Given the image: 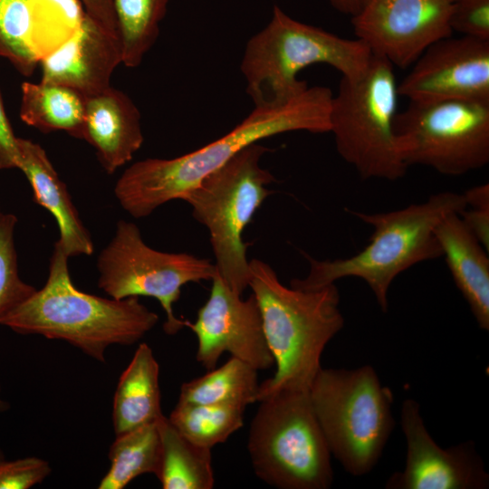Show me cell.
<instances>
[{
    "mask_svg": "<svg viewBox=\"0 0 489 489\" xmlns=\"http://www.w3.org/2000/svg\"><path fill=\"white\" fill-rule=\"evenodd\" d=\"M333 94L323 86L308 87L288 103L254 110L220 139L173 158H146L130 165L120 177L114 195L135 218L149 216L158 206L195 187L243 149L261 139L289 131L330 132Z\"/></svg>",
    "mask_w": 489,
    "mask_h": 489,
    "instance_id": "6da1fadb",
    "label": "cell"
},
{
    "mask_svg": "<svg viewBox=\"0 0 489 489\" xmlns=\"http://www.w3.org/2000/svg\"><path fill=\"white\" fill-rule=\"evenodd\" d=\"M69 256L55 242L45 284L1 322L24 335H41L70 343L104 363L111 345H131L158 321L139 297L103 298L74 286Z\"/></svg>",
    "mask_w": 489,
    "mask_h": 489,
    "instance_id": "7a4b0ae2",
    "label": "cell"
},
{
    "mask_svg": "<svg viewBox=\"0 0 489 489\" xmlns=\"http://www.w3.org/2000/svg\"><path fill=\"white\" fill-rule=\"evenodd\" d=\"M249 287L276 365L273 376L259 384L257 401L282 390H309L322 351L344 325L339 290L335 283L312 291L287 287L259 259L249 261Z\"/></svg>",
    "mask_w": 489,
    "mask_h": 489,
    "instance_id": "3957f363",
    "label": "cell"
},
{
    "mask_svg": "<svg viewBox=\"0 0 489 489\" xmlns=\"http://www.w3.org/2000/svg\"><path fill=\"white\" fill-rule=\"evenodd\" d=\"M466 207L464 194L440 192L427 200L386 213H364L346 209L372 226L369 243L348 258L317 260L304 254L309 273L292 279L290 286L318 290L345 277L362 279L370 288L383 312L388 310V292L394 279L413 265L441 257L435 228L447 214Z\"/></svg>",
    "mask_w": 489,
    "mask_h": 489,
    "instance_id": "277c9868",
    "label": "cell"
},
{
    "mask_svg": "<svg viewBox=\"0 0 489 489\" xmlns=\"http://www.w3.org/2000/svg\"><path fill=\"white\" fill-rule=\"evenodd\" d=\"M372 53L360 39H346L299 22L274 5L268 24L247 43L241 71L256 108L284 105L308 85L297 78L310 65L325 63L342 78L356 79L367 70Z\"/></svg>",
    "mask_w": 489,
    "mask_h": 489,
    "instance_id": "5b68a950",
    "label": "cell"
},
{
    "mask_svg": "<svg viewBox=\"0 0 489 489\" xmlns=\"http://www.w3.org/2000/svg\"><path fill=\"white\" fill-rule=\"evenodd\" d=\"M309 397L331 454L353 475L369 473L395 423L393 393L375 369L321 368Z\"/></svg>",
    "mask_w": 489,
    "mask_h": 489,
    "instance_id": "8992f818",
    "label": "cell"
},
{
    "mask_svg": "<svg viewBox=\"0 0 489 489\" xmlns=\"http://www.w3.org/2000/svg\"><path fill=\"white\" fill-rule=\"evenodd\" d=\"M398 97L394 66L375 55L359 78L341 77L332 97L330 132L336 149L364 180L395 181L407 173L395 131Z\"/></svg>",
    "mask_w": 489,
    "mask_h": 489,
    "instance_id": "52a82bcc",
    "label": "cell"
},
{
    "mask_svg": "<svg viewBox=\"0 0 489 489\" xmlns=\"http://www.w3.org/2000/svg\"><path fill=\"white\" fill-rule=\"evenodd\" d=\"M268 149L254 143L205 177L181 197L209 232L218 275L235 293L249 287L250 267L242 235L264 199L274 177L260 166Z\"/></svg>",
    "mask_w": 489,
    "mask_h": 489,
    "instance_id": "ba28073f",
    "label": "cell"
},
{
    "mask_svg": "<svg viewBox=\"0 0 489 489\" xmlns=\"http://www.w3.org/2000/svg\"><path fill=\"white\" fill-rule=\"evenodd\" d=\"M247 448L257 477L279 489H327L331 454L309 390H282L259 401Z\"/></svg>",
    "mask_w": 489,
    "mask_h": 489,
    "instance_id": "9c48e42d",
    "label": "cell"
},
{
    "mask_svg": "<svg viewBox=\"0 0 489 489\" xmlns=\"http://www.w3.org/2000/svg\"><path fill=\"white\" fill-rule=\"evenodd\" d=\"M97 268L98 286L110 298L157 299L166 313L163 330L168 335L177 333L188 323L174 313L182 286L212 280L217 273L209 259L151 248L139 227L125 220L118 221L114 236L99 254Z\"/></svg>",
    "mask_w": 489,
    "mask_h": 489,
    "instance_id": "30bf717a",
    "label": "cell"
},
{
    "mask_svg": "<svg viewBox=\"0 0 489 489\" xmlns=\"http://www.w3.org/2000/svg\"><path fill=\"white\" fill-rule=\"evenodd\" d=\"M395 131L408 167L460 176L489 163V102H412L395 118Z\"/></svg>",
    "mask_w": 489,
    "mask_h": 489,
    "instance_id": "8fae6325",
    "label": "cell"
},
{
    "mask_svg": "<svg viewBox=\"0 0 489 489\" xmlns=\"http://www.w3.org/2000/svg\"><path fill=\"white\" fill-rule=\"evenodd\" d=\"M454 0H369L351 17L357 39L373 55L406 69L435 42L452 36Z\"/></svg>",
    "mask_w": 489,
    "mask_h": 489,
    "instance_id": "7c38bea8",
    "label": "cell"
},
{
    "mask_svg": "<svg viewBox=\"0 0 489 489\" xmlns=\"http://www.w3.org/2000/svg\"><path fill=\"white\" fill-rule=\"evenodd\" d=\"M210 294L187 326L197 338V360L210 370L224 352L256 370L274 365L268 347L259 304L254 293L243 300L222 278L213 277Z\"/></svg>",
    "mask_w": 489,
    "mask_h": 489,
    "instance_id": "4fadbf2b",
    "label": "cell"
},
{
    "mask_svg": "<svg viewBox=\"0 0 489 489\" xmlns=\"http://www.w3.org/2000/svg\"><path fill=\"white\" fill-rule=\"evenodd\" d=\"M398 91L412 102H489V41L449 36L435 42L411 65Z\"/></svg>",
    "mask_w": 489,
    "mask_h": 489,
    "instance_id": "5bb4252c",
    "label": "cell"
},
{
    "mask_svg": "<svg viewBox=\"0 0 489 489\" xmlns=\"http://www.w3.org/2000/svg\"><path fill=\"white\" fill-rule=\"evenodd\" d=\"M401 427L407 442L405 468L388 479V489H484L489 475L472 441L440 447L428 433L418 403L405 399Z\"/></svg>",
    "mask_w": 489,
    "mask_h": 489,
    "instance_id": "9a60e30c",
    "label": "cell"
},
{
    "mask_svg": "<svg viewBox=\"0 0 489 489\" xmlns=\"http://www.w3.org/2000/svg\"><path fill=\"white\" fill-rule=\"evenodd\" d=\"M122 62L119 35L87 14L80 29L38 64L42 82L72 88L87 97L110 88L112 73Z\"/></svg>",
    "mask_w": 489,
    "mask_h": 489,
    "instance_id": "2e32d148",
    "label": "cell"
},
{
    "mask_svg": "<svg viewBox=\"0 0 489 489\" xmlns=\"http://www.w3.org/2000/svg\"><path fill=\"white\" fill-rule=\"evenodd\" d=\"M84 98L81 139L95 149L103 169L113 174L143 143L139 110L125 92L112 86Z\"/></svg>",
    "mask_w": 489,
    "mask_h": 489,
    "instance_id": "e0dca14e",
    "label": "cell"
},
{
    "mask_svg": "<svg viewBox=\"0 0 489 489\" xmlns=\"http://www.w3.org/2000/svg\"><path fill=\"white\" fill-rule=\"evenodd\" d=\"M18 167L29 181L34 201L55 218L60 236L56 243L69 256L91 255V236L80 218L65 183L45 150L30 139L17 138Z\"/></svg>",
    "mask_w": 489,
    "mask_h": 489,
    "instance_id": "ac0fdd59",
    "label": "cell"
},
{
    "mask_svg": "<svg viewBox=\"0 0 489 489\" xmlns=\"http://www.w3.org/2000/svg\"><path fill=\"white\" fill-rule=\"evenodd\" d=\"M435 235L455 286L467 302L478 327L488 331V251L456 212L447 214L440 220Z\"/></svg>",
    "mask_w": 489,
    "mask_h": 489,
    "instance_id": "d6986e66",
    "label": "cell"
},
{
    "mask_svg": "<svg viewBox=\"0 0 489 489\" xmlns=\"http://www.w3.org/2000/svg\"><path fill=\"white\" fill-rule=\"evenodd\" d=\"M163 416L159 365L152 349L147 343H140L115 390L112 406L115 436L155 423Z\"/></svg>",
    "mask_w": 489,
    "mask_h": 489,
    "instance_id": "ffe728a7",
    "label": "cell"
},
{
    "mask_svg": "<svg viewBox=\"0 0 489 489\" xmlns=\"http://www.w3.org/2000/svg\"><path fill=\"white\" fill-rule=\"evenodd\" d=\"M20 118L42 132L62 130L80 139L85 116V98L72 88L39 82L21 86Z\"/></svg>",
    "mask_w": 489,
    "mask_h": 489,
    "instance_id": "44dd1931",
    "label": "cell"
},
{
    "mask_svg": "<svg viewBox=\"0 0 489 489\" xmlns=\"http://www.w3.org/2000/svg\"><path fill=\"white\" fill-rule=\"evenodd\" d=\"M161 461L157 475L163 489H211L215 484L211 449L184 436L163 416L158 421Z\"/></svg>",
    "mask_w": 489,
    "mask_h": 489,
    "instance_id": "7402d4cb",
    "label": "cell"
},
{
    "mask_svg": "<svg viewBox=\"0 0 489 489\" xmlns=\"http://www.w3.org/2000/svg\"><path fill=\"white\" fill-rule=\"evenodd\" d=\"M257 371L244 361L231 357L221 367L183 383L177 402L228 405L245 409L257 401Z\"/></svg>",
    "mask_w": 489,
    "mask_h": 489,
    "instance_id": "603a6c76",
    "label": "cell"
},
{
    "mask_svg": "<svg viewBox=\"0 0 489 489\" xmlns=\"http://www.w3.org/2000/svg\"><path fill=\"white\" fill-rule=\"evenodd\" d=\"M110 468L99 489H123L144 474L157 476L161 461L158 421L116 436L109 452Z\"/></svg>",
    "mask_w": 489,
    "mask_h": 489,
    "instance_id": "cb8c5ba5",
    "label": "cell"
},
{
    "mask_svg": "<svg viewBox=\"0 0 489 489\" xmlns=\"http://www.w3.org/2000/svg\"><path fill=\"white\" fill-rule=\"evenodd\" d=\"M169 0H112L119 38L122 46V63L139 66L159 34Z\"/></svg>",
    "mask_w": 489,
    "mask_h": 489,
    "instance_id": "d4e9b609",
    "label": "cell"
},
{
    "mask_svg": "<svg viewBox=\"0 0 489 489\" xmlns=\"http://www.w3.org/2000/svg\"><path fill=\"white\" fill-rule=\"evenodd\" d=\"M28 6L29 43L38 62L68 41L87 14L80 0H29Z\"/></svg>",
    "mask_w": 489,
    "mask_h": 489,
    "instance_id": "484cf974",
    "label": "cell"
},
{
    "mask_svg": "<svg viewBox=\"0 0 489 489\" xmlns=\"http://www.w3.org/2000/svg\"><path fill=\"white\" fill-rule=\"evenodd\" d=\"M244 410L228 405L177 402L168 418L188 440L211 449L243 427Z\"/></svg>",
    "mask_w": 489,
    "mask_h": 489,
    "instance_id": "4316f807",
    "label": "cell"
},
{
    "mask_svg": "<svg viewBox=\"0 0 489 489\" xmlns=\"http://www.w3.org/2000/svg\"><path fill=\"white\" fill-rule=\"evenodd\" d=\"M29 0H0V57L30 76L38 60L29 43Z\"/></svg>",
    "mask_w": 489,
    "mask_h": 489,
    "instance_id": "83f0119b",
    "label": "cell"
},
{
    "mask_svg": "<svg viewBox=\"0 0 489 489\" xmlns=\"http://www.w3.org/2000/svg\"><path fill=\"white\" fill-rule=\"evenodd\" d=\"M16 223L14 215L0 214V325L13 310L36 291L19 275L14 238Z\"/></svg>",
    "mask_w": 489,
    "mask_h": 489,
    "instance_id": "f1b7e54d",
    "label": "cell"
},
{
    "mask_svg": "<svg viewBox=\"0 0 489 489\" xmlns=\"http://www.w3.org/2000/svg\"><path fill=\"white\" fill-rule=\"evenodd\" d=\"M449 25L462 36L489 41V0H454Z\"/></svg>",
    "mask_w": 489,
    "mask_h": 489,
    "instance_id": "f546056e",
    "label": "cell"
},
{
    "mask_svg": "<svg viewBox=\"0 0 489 489\" xmlns=\"http://www.w3.org/2000/svg\"><path fill=\"white\" fill-rule=\"evenodd\" d=\"M52 472L49 463L28 456L0 461V489H28L41 484Z\"/></svg>",
    "mask_w": 489,
    "mask_h": 489,
    "instance_id": "4dcf8cb0",
    "label": "cell"
},
{
    "mask_svg": "<svg viewBox=\"0 0 489 489\" xmlns=\"http://www.w3.org/2000/svg\"><path fill=\"white\" fill-rule=\"evenodd\" d=\"M17 138L6 116L0 93V169L17 168Z\"/></svg>",
    "mask_w": 489,
    "mask_h": 489,
    "instance_id": "1f68e13d",
    "label": "cell"
},
{
    "mask_svg": "<svg viewBox=\"0 0 489 489\" xmlns=\"http://www.w3.org/2000/svg\"><path fill=\"white\" fill-rule=\"evenodd\" d=\"M459 216L475 237L489 251V206H466Z\"/></svg>",
    "mask_w": 489,
    "mask_h": 489,
    "instance_id": "d6a6232c",
    "label": "cell"
},
{
    "mask_svg": "<svg viewBox=\"0 0 489 489\" xmlns=\"http://www.w3.org/2000/svg\"><path fill=\"white\" fill-rule=\"evenodd\" d=\"M86 13L96 22L118 34L112 0H80ZM119 35V34H118Z\"/></svg>",
    "mask_w": 489,
    "mask_h": 489,
    "instance_id": "836d02e7",
    "label": "cell"
},
{
    "mask_svg": "<svg viewBox=\"0 0 489 489\" xmlns=\"http://www.w3.org/2000/svg\"><path fill=\"white\" fill-rule=\"evenodd\" d=\"M466 206H489V185L473 187L463 193Z\"/></svg>",
    "mask_w": 489,
    "mask_h": 489,
    "instance_id": "e575fe53",
    "label": "cell"
},
{
    "mask_svg": "<svg viewBox=\"0 0 489 489\" xmlns=\"http://www.w3.org/2000/svg\"><path fill=\"white\" fill-rule=\"evenodd\" d=\"M369 0H329L332 7L338 12L349 14L351 17L357 15Z\"/></svg>",
    "mask_w": 489,
    "mask_h": 489,
    "instance_id": "d590c367",
    "label": "cell"
},
{
    "mask_svg": "<svg viewBox=\"0 0 489 489\" xmlns=\"http://www.w3.org/2000/svg\"><path fill=\"white\" fill-rule=\"evenodd\" d=\"M9 408H10V405L8 404V402H6L1 397V386H0V415L5 412Z\"/></svg>",
    "mask_w": 489,
    "mask_h": 489,
    "instance_id": "8d00e7d4",
    "label": "cell"
},
{
    "mask_svg": "<svg viewBox=\"0 0 489 489\" xmlns=\"http://www.w3.org/2000/svg\"><path fill=\"white\" fill-rule=\"evenodd\" d=\"M5 459V455H4V453L2 452V450L0 449V461L4 460Z\"/></svg>",
    "mask_w": 489,
    "mask_h": 489,
    "instance_id": "74e56055",
    "label": "cell"
},
{
    "mask_svg": "<svg viewBox=\"0 0 489 489\" xmlns=\"http://www.w3.org/2000/svg\"><path fill=\"white\" fill-rule=\"evenodd\" d=\"M1 213H2V212H1V210H0V214H1Z\"/></svg>",
    "mask_w": 489,
    "mask_h": 489,
    "instance_id": "f35d334b",
    "label": "cell"
}]
</instances>
